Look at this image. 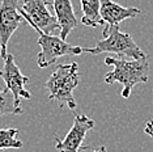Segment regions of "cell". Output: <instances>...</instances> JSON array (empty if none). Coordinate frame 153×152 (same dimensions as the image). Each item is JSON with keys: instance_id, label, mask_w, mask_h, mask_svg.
I'll return each instance as SVG.
<instances>
[{"instance_id": "5", "label": "cell", "mask_w": 153, "mask_h": 152, "mask_svg": "<svg viewBox=\"0 0 153 152\" xmlns=\"http://www.w3.org/2000/svg\"><path fill=\"white\" fill-rule=\"evenodd\" d=\"M39 34L38 45L41 46V51L38 54L37 63L38 67L46 68L54 64L60 57L64 55H80L82 51V47L72 46L60 37L53 36V34H45L42 32H37Z\"/></svg>"}, {"instance_id": "4", "label": "cell", "mask_w": 153, "mask_h": 152, "mask_svg": "<svg viewBox=\"0 0 153 152\" xmlns=\"http://www.w3.org/2000/svg\"><path fill=\"white\" fill-rule=\"evenodd\" d=\"M19 11L36 32H42L45 34H53L54 32H60V25L56 16H54L48 9L47 0H24L19 5Z\"/></svg>"}, {"instance_id": "7", "label": "cell", "mask_w": 153, "mask_h": 152, "mask_svg": "<svg viewBox=\"0 0 153 152\" xmlns=\"http://www.w3.org/2000/svg\"><path fill=\"white\" fill-rule=\"evenodd\" d=\"M3 60H4V67L3 70H0V77L4 80L5 88L12 93L16 106H20L21 98H32V93L25 88V85L29 83V77L20 71L12 54H7Z\"/></svg>"}, {"instance_id": "9", "label": "cell", "mask_w": 153, "mask_h": 152, "mask_svg": "<svg viewBox=\"0 0 153 152\" xmlns=\"http://www.w3.org/2000/svg\"><path fill=\"white\" fill-rule=\"evenodd\" d=\"M100 15L103 20V28L119 26L122 21L127 19H134L140 15L141 11L135 7H122L111 0H100Z\"/></svg>"}, {"instance_id": "1", "label": "cell", "mask_w": 153, "mask_h": 152, "mask_svg": "<svg viewBox=\"0 0 153 152\" xmlns=\"http://www.w3.org/2000/svg\"><path fill=\"white\" fill-rule=\"evenodd\" d=\"M105 63L107 66H113V71L105 75L106 84L120 83L123 89L120 96L123 98H128L132 92V88L140 83H147L149 76V62L145 55L140 59H124V58H105Z\"/></svg>"}, {"instance_id": "6", "label": "cell", "mask_w": 153, "mask_h": 152, "mask_svg": "<svg viewBox=\"0 0 153 152\" xmlns=\"http://www.w3.org/2000/svg\"><path fill=\"white\" fill-rule=\"evenodd\" d=\"M25 19L19 11V0H0V57H7V46L12 34Z\"/></svg>"}, {"instance_id": "14", "label": "cell", "mask_w": 153, "mask_h": 152, "mask_svg": "<svg viewBox=\"0 0 153 152\" xmlns=\"http://www.w3.org/2000/svg\"><path fill=\"white\" fill-rule=\"evenodd\" d=\"M144 131H145V134H148L149 136L153 138V119L147 122V125H145V127H144Z\"/></svg>"}, {"instance_id": "15", "label": "cell", "mask_w": 153, "mask_h": 152, "mask_svg": "<svg viewBox=\"0 0 153 152\" xmlns=\"http://www.w3.org/2000/svg\"><path fill=\"white\" fill-rule=\"evenodd\" d=\"M90 152H107L106 151V147H98V148H96V150H93V151H90Z\"/></svg>"}, {"instance_id": "3", "label": "cell", "mask_w": 153, "mask_h": 152, "mask_svg": "<svg viewBox=\"0 0 153 152\" xmlns=\"http://www.w3.org/2000/svg\"><path fill=\"white\" fill-rule=\"evenodd\" d=\"M102 34L103 38L96 43L94 47L92 49L82 47V51L93 55L110 53L131 58V59H140L145 57V53L137 46L136 42L132 39V37L128 33L122 32L119 26L103 28Z\"/></svg>"}, {"instance_id": "12", "label": "cell", "mask_w": 153, "mask_h": 152, "mask_svg": "<svg viewBox=\"0 0 153 152\" xmlns=\"http://www.w3.org/2000/svg\"><path fill=\"white\" fill-rule=\"evenodd\" d=\"M24 110L21 106H16L15 104V98H13L12 93L8 91V89H4V91H0V117L5 115V114H15V115H19V114H22Z\"/></svg>"}, {"instance_id": "2", "label": "cell", "mask_w": 153, "mask_h": 152, "mask_svg": "<svg viewBox=\"0 0 153 152\" xmlns=\"http://www.w3.org/2000/svg\"><path fill=\"white\" fill-rule=\"evenodd\" d=\"M80 83L79 64L72 62L69 64H59L46 81L45 87L48 91V100H55L59 106L74 110L77 102L74 97V91Z\"/></svg>"}, {"instance_id": "13", "label": "cell", "mask_w": 153, "mask_h": 152, "mask_svg": "<svg viewBox=\"0 0 153 152\" xmlns=\"http://www.w3.org/2000/svg\"><path fill=\"white\" fill-rule=\"evenodd\" d=\"M17 129H0V151L9 148H21L24 144L17 139Z\"/></svg>"}, {"instance_id": "8", "label": "cell", "mask_w": 153, "mask_h": 152, "mask_svg": "<svg viewBox=\"0 0 153 152\" xmlns=\"http://www.w3.org/2000/svg\"><path fill=\"white\" fill-rule=\"evenodd\" d=\"M94 127V121L86 117L85 114H75V122L69 129L64 139L55 138L56 150L59 152H81L89 150V147H82V140L89 130Z\"/></svg>"}, {"instance_id": "11", "label": "cell", "mask_w": 153, "mask_h": 152, "mask_svg": "<svg viewBox=\"0 0 153 152\" xmlns=\"http://www.w3.org/2000/svg\"><path fill=\"white\" fill-rule=\"evenodd\" d=\"M100 8H101L100 0H81V9H82L81 24L90 28L103 25V20L100 15Z\"/></svg>"}, {"instance_id": "10", "label": "cell", "mask_w": 153, "mask_h": 152, "mask_svg": "<svg viewBox=\"0 0 153 152\" xmlns=\"http://www.w3.org/2000/svg\"><path fill=\"white\" fill-rule=\"evenodd\" d=\"M53 7L55 9V16L60 25V37L65 41L68 34L79 25V20L75 15L74 5L71 0H54Z\"/></svg>"}]
</instances>
